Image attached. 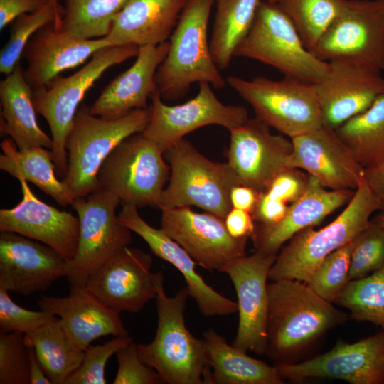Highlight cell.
<instances>
[{"label": "cell", "mask_w": 384, "mask_h": 384, "mask_svg": "<svg viewBox=\"0 0 384 384\" xmlns=\"http://www.w3.org/2000/svg\"><path fill=\"white\" fill-rule=\"evenodd\" d=\"M267 296L265 354L274 365L299 363L327 332L351 319L299 280L272 281Z\"/></svg>", "instance_id": "obj_1"}, {"label": "cell", "mask_w": 384, "mask_h": 384, "mask_svg": "<svg viewBox=\"0 0 384 384\" xmlns=\"http://www.w3.org/2000/svg\"><path fill=\"white\" fill-rule=\"evenodd\" d=\"M157 328L155 337L146 344H137L142 361L154 368L169 384H203L207 368L203 339L192 335L186 326L184 312L188 288L173 297L166 295L162 272H155Z\"/></svg>", "instance_id": "obj_2"}, {"label": "cell", "mask_w": 384, "mask_h": 384, "mask_svg": "<svg viewBox=\"0 0 384 384\" xmlns=\"http://www.w3.org/2000/svg\"><path fill=\"white\" fill-rule=\"evenodd\" d=\"M216 0H189L168 40L167 54L157 68L155 82L162 100L183 97L193 83L208 82L222 89L226 80L210 49L207 31Z\"/></svg>", "instance_id": "obj_3"}, {"label": "cell", "mask_w": 384, "mask_h": 384, "mask_svg": "<svg viewBox=\"0 0 384 384\" xmlns=\"http://www.w3.org/2000/svg\"><path fill=\"white\" fill-rule=\"evenodd\" d=\"M382 208L364 178L346 208L334 221L318 230L314 226L307 227L281 247L268 278L272 281L295 279L306 284L324 259L370 226V216Z\"/></svg>", "instance_id": "obj_4"}, {"label": "cell", "mask_w": 384, "mask_h": 384, "mask_svg": "<svg viewBox=\"0 0 384 384\" xmlns=\"http://www.w3.org/2000/svg\"><path fill=\"white\" fill-rule=\"evenodd\" d=\"M149 117L150 107L112 119L92 114L85 104L78 107L65 142L68 170L62 179L74 199L100 188L97 174L105 159L124 139L143 132Z\"/></svg>", "instance_id": "obj_5"}, {"label": "cell", "mask_w": 384, "mask_h": 384, "mask_svg": "<svg viewBox=\"0 0 384 384\" xmlns=\"http://www.w3.org/2000/svg\"><path fill=\"white\" fill-rule=\"evenodd\" d=\"M164 155L170 164V176L157 207L161 210L196 206L225 219L232 208L230 191L241 185L229 164L209 160L184 139Z\"/></svg>", "instance_id": "obj_6"}, {"label": "cell", "mask_w": 384, "mask_h": 384, "mask_svg": "<svg viewBox=\"0 0 384 384\" xmlns=\"http://www.w3.org/2000/svg\"><path fill=\"white\" fill-rule=\"evenodd\" d=\"M139 46L115 45L95 53L79 70L68 77L58 75L46 87L33 90L36 113L48 122L53 140L51 154L56 175L62 179L68 170L65 142L78 106L85 93L110 67L137 56Z\"/></svg>", "instance_id": "obj_7"}, {"label": "cell", "mask_w": 384, "mask_h": 384, "mask_svg": "<svg viewBox=\"0 0 384 384\" xmlns=\"http://www.w3.org/2000/svg\"><path fill=\"white\" fill-rule=\"evenodd\" d=\"M234 57L254 59L286 76L313 84L328 74L329 63L317 58L303 44L293 23L277 3L261 1L247 34Z\"/></svg>", "instance_id": "obj_8"}, {"label": "cell", "mask_w": 384, "mask_h": 384, "mask_svg": "<svg viewBox=\"0 0 384 384\" xmlns=\"http://www.w3.org/2000/svg\"><path fill=\"white\" fill-rule=\"evenodd\" d=\"M226 82L250 105L256 118L290 139L323 126L315 84L286 75L279 80L230 75Z\"/></svg>", "instance_id": "obj_9"}, {"label": "cell", "mask_w": 384, "mask_h": 384, "mask_svg": "<svg viewBox=\"0 0 384 384\" xmlns=\"http://www.w3.org/2000/svg\"><path fill=\"white\" fill-rule=\"evenodd\" d=\"M164 151L142 132L124 139L105 159L97 174L100 187L123 204L156 206L170 176Z\"/></svg>", "instance_id": "obj_10"}, {"label": "cell", "mask_w": 384, "mask_h": 384, "mask_svg": "<svg viewBox=\"0 0 384 384\" xmlns=\"http://www.w3.org/2000/svg\"><path fill=\"white\" fill-rule=\"evenodd\" d=\"M121 203L112 191L100 188L74 200L80 223L75 257L66 262L70 285L85 286L88 277L117 250L132 241L131 230L121 224L116 209Z\"/></svg>", "instance_id": "obj_11"}, {"label": "cell", "mask_w": 384, "mask_h": 384, "mask_svg": "<svg viewBox=\"0 0 384 384\" xmlns=\"http://www.w3.org/2000/svg\"><path fill=\"white\" fill-rule=\"evenodd\" d=\"M324 61L346 59L384 70V0H346L311 50Z\"/></svg>", "instance_id": "obj_12"}, {"label": "cell", "mask_w": 384, "mask_h": 384, "mask_svg": "<svg viewBox=\"0 0 384 384\" xmlns=\"http://www.w3.org/2000/svg\"><path fill=\"white\" fill-rule=\"evenodd\" d=\"M198 84V94L177 105H166L157 90L151 95L149 121L142 134L164 153L185 135L202 127L216 124L230 131L250 119L245 107L225 105L216 97L210 84Z\"/></svg>", "instance_id": "obj_13"}, {"label": "cell", "mask_w": 384, "mask_h": 384, "mask_svg": "<svg viewBox=\"0 0 384 384\" xmlns=\"http://www.w3.org/2000/svg\"><path fill=\"white\" fill-rule=\"evenodd\" d=\"M276 256L255 250L252 255L235 258L218 270L229 276L235 289L239 322L233 346L242 351L265 353L267 280Z\"/></svg>", "instance_id": "obj_14"}, {"label": "cell", "mask_w": 384, "mask_h": 384, "mask_svg": "<svg viewBox=\"0 0 384 384\" xmlns=\"http://www.w3.org/2000/svg\"><path fill=\"white\" fill-rule=\"evenodd\" d=\"M274 366L283 378L293 382L326 378L384 384V330L353 343L338 340L329 351L302 362Z\"/></svg>", "instance_id": "obj_15"}, {"label": "cell", "mask_w": 384, "mask_h": 384, "mask_svg": "<svg viewBox=\"0 0 384 384\" xmlns=\"http://www.w3.org/2000/svg\"><path fill=\"white\" fill-rule=\"evenodd\" d=\"M203 268L213 271L245 255L247 238H235L224 219L189 206L161 210V228Z\"/></svg>", "instance_id": "obj_16"}, {"label": "cell", "mask_w": 384, "mask_h": 384, "mask_svg": "<svg viewBox=\"0 0 384 384\" xmlns=\"http://www.w3.org/2000/svg\"><path fill=\"white\" fill-rule=\"evenodd\" d=\"M151 264L150 254L124 247L88 277L85 287L114 311L137 313L156 296Z\"/></svg>", "instance_id": "obj_17"}, {"label": "cell", "mask_w": 384, "mask_h": 384, "mask_svg": "<svg viewBox=\"0 0 384 384\" xmlns=\"http://www.w3.org/2000/svg\"><path fill=\"white\" fill-rule=\"evenodd\" d=\"M257 118L249 119L230 132L228 163L241 185L264 191L273 178L289 168L293 151L290 139L273 134Z\"/></svg>", "instance_id": "obj_18"}, {"label": "cell", "mask_w": 384, "mask_h": 384, "mask_svg": "<svg viewBox=\"0 0 384 384\" xmlns=\"http://www.w3.org/2000/svg\"><path fill=\"white\" fill-rule=\"evenodd\" d=\"M329 71L315 84L322 124L336 129L364 112L384 93L381 71L346 59L329 61Z\"/></svg>", "instance_id": "obj_19"}, {"label": "cell", "mask_w": 384, "mask_h": 384, "mask_svg": "<svg viewBox=\"0 0 384 384\" xmlns=\"http://www.w3.org/2000/svg\"><path fill=\"white\" fill-rule=\"evenodd\" d=\"M66 261L49 246L14 232L0 233V287L28 296L66 277Z\"/></svg>", "instance_id": "obj_20"}, {"label": "cell", "mask_w": 384, "mask_h": 384, "mask_svg": "<svg viewBox=\"0 0 384 384\" xmlns=\"http://www.w3.org/2000/svg\"><path fill=\"white\" fill-rule=\"evenodd\" d=\"M291 140L289 168L306 171L333 191H356L363 181L364 168L335 129L321 126Z\"/></svg>", "instance_id": "obj_21"}, {"label": "cell", "mask_w": 384, "mask_h": 384, "mask_svg": "<svg viewBox=\"0 0 384 384\" xmlns=\"http://www.w3.org/2000/svg\"><path fill=\"white\" fill-rule=\"evenodd\" d=\"M21 201L0 210V231L14 232L41 242L58 252L66 262L75 255L79 239L78 216L38 199L24 179L18 180Z\"/></svg>", "instance_id": "obj_22"}, {"label": "cell", "mask_w": 384, "mask_h": 384, "mask_svg": "<svg viewBox=\"0 0 384 384\" xmlns=\"http://www.w3.org/2000/svg\"><path fill=\"white\" fill-rule=\"evenodd\" d=\"M111 46L115 45L107 36L82 38L48 23L33 35L23 50L25 80L33 90L45 87L63 71L84 63L97 51Z\"/></svg>", "instance_id": "obj_23"}, {"label": "cell", "mask_w": 384, "mask_h": 384, "mask_svg": "<svg viewBox=\"0 0 384 384\" xmlns=\"http://www.w3.org/2000/svg\"><path fill=\"white\" fill-rule=\"evenodd\" d=\"M119 222L139 235L152 252L174 265L183 276L190 297L205 316H226L238 311L236 302L210 287L196 270V262L161 228L148 224L134 205L124 204L117 215Z\"/></svg>", "instance_id": "obj_24"}, {"label": "cell", "mask_w": 384, "mask_h": 384, "mask_svg": "<svg viewBox=\"0 0 384 384\" xmlns=\"http://www.w3.org/2000/svg\"><path fill=\"white\" fill-rule=\"evenodd\" d=\"M37 304L40 310L59 316V324L68 337L84 351L100 337L129 336L119 313L101 302L85 286L70 285L66 297L43 295Z\"/></svg>", "instance_id": "obj_25"}, {"label": "cell", "mask_w": 384, "mask_h": 384, "mask_svg": "<svg viewBox=\"0 0 384 384\" xmlns=\"http://www.w3.org/2000/svg\"><path fill=\"white\" fill-rule=\"evenodd\" d=\"M355 191L327 190L316 178L308 174L302 195L289 205L285 216L271 225L255 223L251 236L255 250L277 255L280 248L297 232L319 224L327 215L348 203Z\"/></svg>", "instance_id": "obj_26"}, {"label": "cell", "mask_w": 384, "mask_h": 384, "mask_svg": "<svg viewBox=\"0 0 384 384\" xmlns=\"http://www.w3.org/2000/svg\"><path fill=\"white\" fill-rule=\"evenodd\" d=\"M169 41L139 46L136 60L115 78L90 106L92 114L107 119L119 118L136 109L147 108L157 90L155 75L165 58Z\"/></svg>", "instance_id": "obj_27"}, {"label": "cell", "mask_w": 384, "mask_h": 384, "mask_svg": "<svg viewBox=\"0 0 384 384\" xmlns=\"http://www.w3.org/2000/svg\"><path fill=\"white\" fill-rule=\"evenodd\" d=\"M189 0H128L106 36L114 45L167 41Z\"/></svg>", "instance_id": "obj_28"}, {"label": "cell", "mask_w": 384, "mask_h": 384, "mask_svg": "<svg viewBox=\"0 0 384 384\" xmlns=\"http://www.w3.org/2000/svg\"><path fill=\"white\" fill-rule=\"evenodd\" d=\"M0 102L1 134L9 136L20 150L52 149V138L38 124L33 90L25 80L21 62L0 82Z\"/></svg>", "instance_id": "obj_29"}, {"label": "cell", "mask_w": 384, "mask_h": 384, "mask_svg": "<svg viewBox=\"0 0 384 384\" xmlns=\"http://www.w3.org/2000/svg\"><path fill=\"white\" fill-rule=\"evenodd\" d=\"M207 368L203 384H283L284 378L274 365L249 356L213 329L203 333Z\"/></svg>", "instance_id": "obj_30"}, {"label": "cell", "mask_w": 384, "mask_h": 384, "mask_svg": "<svg viewBox=\"0 0 384 384\" xmlns=\"http://www.w3.org/2000/svg\"><path fill=\"white\" fill-rule=\"evenodd\" d=\"M0 169L14 178L31 182L59 205L72 206L74 198L62 180L57 178L50 151L41 146L20 150L12 139L0 144Z\"/></svg>", "instance_id": "obj_31"}, {"label": "cell", "mask_w": 384, "mask_h": 384, "mask_svg": "<svg viewBox=\"0 0 384 384\" xmlns=\"http://www.w3.org/2000/svg\"><path fill=\"white\" fill-rule=\"evenodd\" d=\"M24 341L34 348L38 361L52 384H64L78 368L85 353L68 337L58 317L25 334Z\"/></svg>", "instance_id": "obj_32"}, {"label": "cell", "mask_w": 384, "mask_h": 384, "mask_svg": "<svg viewBox=\"0 0 384 384\" xmlns=\"http://www.w3.org/2000/svg\"><path fill=\"white\" fill-rule=\"evenodd\" d=\"M261 0H216V11L209 41L214 62L228 68L234 53L249 32Z\"/></svg>", "instance_id": "obj_33"}, {"label": "cell", "mask_w": 384, "mask_h": 384, "mask_svg": "<svg viewBox=\"0 0 384 384\" xmlns=\"http://www.w3.org/2000/svg\"><path fill=\"white\" fill-rule=\"evenodd\" d=\"M335 131L364 169L376 164L384 155V93Z\"/></svg>", "instance_id": "obj_34"}, {"label": "cell", "mask_w": 384, "mask_h": 384, "mask_svg": "<svg viewBox=\"0 0 384 384\" xmlns=\"http://www.w3.org/2000/svg\"><path fill=\"white\" fill-rule=\"evenodd\" d=\"M128 0H63V28L85 38L107 36Z\"/></svg>", "instance_id": "obj_35"}, {"label": "cell", "mask_w": 384, "mask_h": 384, "mask_svg": "<svg viewBox=\"0 0 384 384\" xmlns=\"http://www.w3.org/2000/svg\"><path fill=\"white\" fill-rule=\"evenodd\" d=\"M346 0H279L304 46L311 52L341 11Z\"/></svg>", "instance_id": "obj_36"}, {"label": "cell", "mask_w": 384, "mask_h": 384, "mask_svg": "<svg viewBox=\"0 0 384 384\" xmlns=\"http://www.w3.org/2000/svg\"><path fill=\"white\" fill-rule=\"evenodd\" d=\"M334 303L346 308L351 319L369 321L384 330V265L351 280Z\"/></svg>", "instance_id": "obj_37"}, {"label": "cell", "mask_w": 384, "mask_h": 384, "mask_svg": "<svg viewBox=\"0 0 384 384\" xmlns=\"http://www.w3.org/2000/svg\"><path fill=\"white\" fill-rule=\"evenodd\" d=\"M50 23H54L58 28H63L52 1L38 11L21 14L14 19L11 23L9 38L0 52V73L6 75L10 74L20 62L33 35Z\"/></svg>", "instance_id": "obj_38"}, {"label": "cell", "mask_w": 384, "mask_h": 384, "mask_svg": "<svg viewBox=\"0 0 384 384\" xmlns=\"http://www.w3.org/2000/svg\"><path fill=\"white\" fill-rule=\"evenodd\" d=\"M353 240L329 254L314 270L307 286L318 296L334 303L351 281L349 267Z\"/></svg>", "instance_id": "obj_39"}, {"label": "cell", "mask_w": 384, "mask_h": 384, "mask_svg": "<svg viewBox=\"0 0 384 384\" xmlns=\"http://www.w3.org/2000/svg\"><path fill=\"white\" fill-rule=\"evenodd\" d=\"M353 243L351 280L366 277L384 265V228L371 223L353 238Z\"/></svg>", "instance_id": "obj_40"}, {"label": "cell", "mask_w": 384, "mask_h": 384, "mask_svg": "<svg viewBox=\"0 0 384 384\" xmlns=\"http://www.w3.org/2000/svg\"><path fill=\"white\" fill-rule=\"evenodd\" d=\"M132 341L129 336H119L101 345H90L84 351L81 363L64 384H106L105 366L108 360Z\"/></svg>", "instance_id": "obj_41"}, {"label": "cell", "mask_w": 384, "mask_h": 384, "mask_svg": "<svg viewBox=\"0 0 384 384\" xmlns=\"http://www.w3.org/2000/svg\"><path fill=\"white\" fill-rule=\"evenodd\" d=\"M24 335L22 331L0 332V384H30Z\"/></svg>", "instance_id": "obj_42"}, {"label": "cell", "mask_w": 384, "mask_h": 384, "mask_svg": "<svg viewBox=\"0 0 384 384\" xmlns=\"http://www.w3.org/2000/svg\"><path fill=\"white\" fill-rule=\"evenodd\" d=\"M9 292L0 287V332L28 334L56 317L46 311H31L18 305L11 299Z\"/></svg>", "instance_id": "obj_43"}, {"label": "cell", "mask_w": 384, "mask_h": 384, "mask_svg": "<svg viewBox=\"0 0 384 384\" xmlns=\"http://www.w3.org/2000/svg\"><path fill=\"white\" fill-rule=\"evenodd\" d=\"M118 369L113 384H161L160 375L139 358L137 344L133 341L115 353Z\"/></svg>", "instance_id": "obj_44"}, {"label": "cell", "mask_w": 384, "mask_h": 384, "mask_svg": "<svg viewBox=\"0 0 384 384\" xmlns=\"http://www.w3.org/2000/svg\"><path fill=\"white\" fill-rule=\"evenodd\" d=\"M307 183L308 175L301 169L287 168L273 178L264 191L273 198L292 203L302 195Z\"/></svg>", "instance_id": "obj_45"}, {"label": "cell", "mask_w": 384, "mask_h": 384, "mask_svg": "<svg viewBox=\"0 0 384 384\" xmlns=\"http://www.w3.org/2000/svg\"><path fill=\"white\" fill-rule=\"evenodd\" d=\"M287 203L260 192L251 213L257 225H271L279 222L288 210Z\"/></svg>", "instance_id": "obj_46"}, {"label": "cell", "mask_w": 384, "mask_h": 384, "mask_svg": "<svg viewBox=\"0 0 384 384\" xmlns=\"http://www.w3.org/2000/svg\"><path fill=\"white\" fill-rule=\"evenodd\" d=\"M51 0H0V29L18 16L40 10Z\"/></svg>", "instance_id": "obj_47"}, {"label": "cell", "mask_w": 384, "mask_h": 384, "mask_svg": "<svg viewBox=\"0 0 384 384\" xmlns=\"http://www.w3.org/2000/svg\"><path fill=\"white\" fill-rule=\"evenodd\" d=\"M229 234L235 238H251L255 228V221L249 211L232 208L225 219Z\"/></svg>", "instance_id": "obj_48"}, {"label": "cell", "mask_w": 384, "mask_h": 384, "mask_svg": "<svg viewBox=\"0 0 384 384\" xmlns=\"http://www.w3.org/2000/svg\"><path fill=\"white\" fill-rule=\"evenodd\" d=\"M364 178L384 208V155L375 164L364 169ZM381 209V210H382Z\"/></svg>", "instance_id": "obj_49"}, {"label": "cell", "mask_w": 384, "mask_h": 384, "mask_svg": "<svg viewBox=\"0 0 384 384\" xmlns=\"http://www.w3.org/2000/svg\"><path fill=\"white\" fill-rule=\"evenodd\" d=\"M260 192L246 186L237 185L230 193L232 208L252 212Z\"/></svg>", "instance_id": "obj_50"}, {"label": "cell", "mask_w": 384, "mask_h": 384, "mask_svg": "<svg viewBox=\"0 0 384 384\" xmlns=\"http://www.w3.org/2000/svg\"><path fill=\"white\" fill-rule=\"evenodd\" d=\"M28 347L30 384H52L39 364L34 348Z\"/></svg>", "instance_id": "obj_51"}, {"label": "cell", "mask_w": 384, "mask_h": 384, "mask_svg": "<svg viewBox=\"0 0 384 384\" xmlns=\"http://www.w3.org/2000/svg\"><path fill=\"white\" fill-rule=\"evenodd\" d=\"M371 223L384 228V208L378 210V213L371 220Z\"/></svg>", "instance_id": "obj_52"}, {"label": "cell", "mask_w": 384, "mask_h": 384, "mask_svg": "<svg viewBox=\"0 0 384 384\" xmlns=\"http://www.w3.org/2000/svg\"><path fill=\"white\" fill-rule=\"evenodd\" d=\"M51 1L55 7L58 17L62 21V23H63V9L62 4L60 3L59 0H51Z\"/></svg>", "instance_id": "obj_53"}, {"label": "cell", "mask_w": 384, "mask_h": 384, "mask_svg": "<svg viewBox=\"0 0 384 384\" xmlns=\"http://www.w3.org/2000/svg\"><path fill=\"white\" fill-rule=\"evenodd\" d=\"M267 1L271 2V3H277L279 0H267Z\"/></svg>", "instance_id": "obj_54"}]
</instances>
